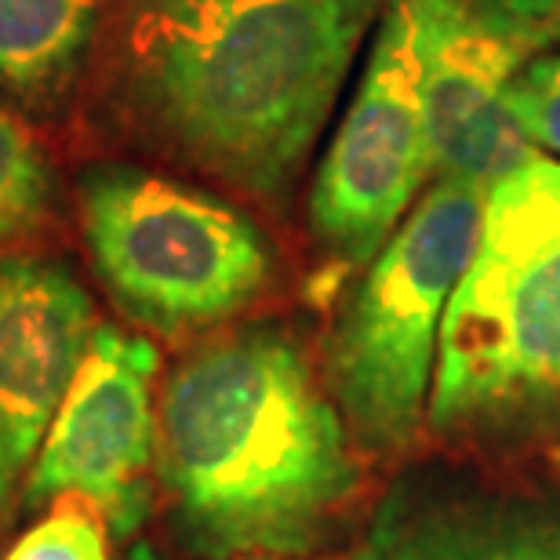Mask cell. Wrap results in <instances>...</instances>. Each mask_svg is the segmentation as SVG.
<instances>
[{"label": "cell", "mask_w": 560, "mask_h": 560, "mask_svg": "<svg viewBox=\"0 0 560 560\" xmlns=\"http://www.w3.org/2000/svg\"><path fill=\"white\" fill-rule=\"evenodd\" d=\"M95 273L131 320L167 339L219 328L262 299V230L205 189L136 164H95L77 186Z\"/></svg>", "instance_id": "5b68a950"}, {"label": "cell", "mask_w": 560, "mask_h": 560, "mask_svg": "<svg viewBox=\"0 0 560 560\" xmlns=\"http://www.w3.org/2000/svg\"><path fill=\"white\" fill-rule=\"evenodd\" d=\"M433 178L416 11L386 0L353 98L310 186V233L328 273H361Z\"/></svg>", "instance_id": "8992f818"}, {"label": "cell", "mask_w": 560, "mask_h": 560, "mask_svg": "<svg viewBox=\"0 0 560 560\" xmlns=\"http://www.w3.org/2000/svg\"><path fill=\"white\" fill-rule=\"evenodd\" d=\"M4 560H114L109 524L92 502L59 495L44 506V517L30 532H22Z\"/></svg>", "instance_id": "4fadbf2b"}, {"label": "cell", "mask_w": 560, "mask_h": 560, "mask_svg": "<svg viewBox=\"0 0 560 560\" xmlns=\"http://www.w3.org/2000/svg\"><path fill=\"white\" fill-rule=\"evenodd\" d=\"M416 11L433 178L488 189L542 156L506 109L513 73L532 59L474 0H408Z\"/></svg>", "instance_id": "ba28073f"}, {"label": "cell", "mask_w": 560, "mask_h": 560, "mask_svg": "<svg viewBox=\"0 0 560 560\" xmlns=\"http://www.w3.org/2000/svg\"><path fill=\"white\" fill-rule=\"evenodd\" d=\"M430 425L480 447L560 433V161L535 156L485 197L474 262L441 331Z\"/></svg>", "instance_id": "3957f363"}, {"label": "cell", "mask_w": 560, "mask_h": 560, "mask_svg": "<svg viewBox=\"0 0 560 560\" xmlns=\"http://www.w3.org/2000/svg\"><path fill=\"white\" fill-rule=\"evenodd\" d=\"M48 208L51 167L30 131L0 106V244L33 233Z\"/></svg>", "instance_id": "7c38bea8"}, {"label": "cell", "mask_w": 560, "mask_h": 560, "mask_svg": "<svg viewBox=\"0 0 560 560\" xmlns=\"http://www.w3.org/2000/svg\"><path fill=\"white\" fill-rule=\"evenodd\" d=\"M125 560H161V557H156V550H153L150 542H136V546H131V550H128V557H125Z\"/></svg>", "instance_id": "2e32d148"}, {"label": "cell", "mask_w": 560, "mask_h": 560, "mask_svg": "<svg viewBox=\"0 0 560 560\" xmlns=\"http://www.w3.org/2000/svg\"><path fill=\"white\" fill-rule=\"evenodd\" d=\"M335 397L291 328L255 320L186 353L156 405V480L208 560L310 550L357 488Z\"/></svg>", "instance_id": "7a4b0ae2"}, {"label": "cell", "mask_w": 560, "mask_h": 560, "mask_svg": "<svg viewBox=\"0 0 560 560\" xmlns=\"http://www.w3.org/2000/svg\"><path fill=\"white\" fill-rule=\"evenodd\" d=\"M364 560H560V513L513 499L394 502Z\"/></svg>", "instance_id": "30bf717a"}, {"label": "cell", "mask_w": 560, "mask_h": 560, "mask_svg": "<svg viewBox=\"0 0 560 560\" xmlns=\"http://www.w3.org/2000/svg\"><path fill=\"white\" fill-rule=\"evenodd\" d=\"M156 346L120 328H95L81 372L33 458L19 502L44 510L77 495L103 513L114 539H131L150 517L156 469L153 378Z\"/></svg>", "instance_id": "52a82bcc"}, {"label": "cell", "mask_w": 560, "mask_h": 560, "mask_svg": "<svg viewBox=\"0 0 560 560\" xmlns=\"http://www.w3.org/2000/svg\"><path fill=\"white\" fill-rule=\"evenodd\" d=\"M474 8L532 55L560 48V0H474Z\"/></svg>", "instance_id": "9a60e30c"}, {"label": "cell", "mask_w": 560, "mask_h": 560, "mask_svg": "<svg viewBox=\"0 0 560 560\" xmlns=\"http://www.w3.org/2000/svg\"><path fill=\"white\" fill-rule=\"evenodd\" d=\"M92 339V295L70 266L0 255V513L15 510Z\"/></svg>", "instance_id": "9c48e42d"}, {"label": "cell", "mask_w": 560, "mask_h": 560, "mask_svg": "<svg viewBox=\"0 0 560 560\" xmlns=\"http://www.w3.org/2000/svg\"><path fill=\"white\" fill-rule=\"evenodd\" d=\"M241 560H288V557H241Z\"/></svg>", "instance_id": "e0dca14e"}, {"label": "cell", "mask_w": 560, "mask_h": 560, "mask_svg": "<svg viewBox=\"0 0 560 560\" xmlns=\"http://www.w3.org/2000/svg\"><path fill=\"white\" fill-rule=\"evenodd\" d=\"M386 0H114L106 95L156 153L284 205Z\"/></svg>", "instance_id": "6da1fadb"}, {"label": "cell", "mask_w": 560, "mask_h": 560, "mask_svg": "<svg viewBox=\"0 0 560 560\" xmlns=\"http://www.w3.org/2000/svg\"><path fill=\"white\" fill-rule=\"evenodd\" d=\"M106 0H0V84L51 106L81 77Z\"/></svg>", "instance_id": "8fae6325"}, {"label": "cell", "mask_w": 560, "mask_h": 560, "mask_svg": "<svg viewBox=\"0 0 560 560\" xmlns=\"http://www.w3.org/2000/svg\"><path fill=\"white\" fill-rule=\"evenodd\" d=\"M485 197V189L433 178L361 270L328 335L324 383L368 452H408L430 422L444 317L474 262Z\"/></svg>", "instance_id": "277c9868"}, {"label": "cell", "mask_w": 560, "mask_h": 560, "mask_svg": "<svg viewBox=\"0 0 560 560\" xmlns=\"http://www.w3.org/2000/svg\"><path fill=\"white\" fill-rule=\"evenodd\" d=\"M506 109L535 150L560 161V48L532 55L513 73Z\"/></svg>", "instance_id": "5bb4252c"}]
</instances>
